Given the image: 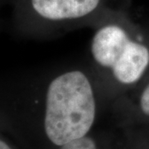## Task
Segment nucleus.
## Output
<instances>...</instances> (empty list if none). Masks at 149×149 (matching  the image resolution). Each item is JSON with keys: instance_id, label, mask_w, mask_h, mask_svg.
<instances>
[{"instance_id": "f257e3e1", "label": "nucleus", "mask_w": 149, "mask_h": 149, "mask_svg": "<svg viewBox=\"0 0 149 149\" xmlns=\"http://www.w3.org/2000/svg\"><path fill=\"white\" fill-rule=\"evenodd\" d=\"M93 30L89 66L104 98L112 102L148 74L149 33L130 18L125 7L109 11Z\"/></svg>"}, {"instance_id": "20e7f679", "label": "nucleus", "mask_w": 149, "mask_h": 149, "mask_svg": "<svg viewBox=\"0 0 149 149\" xmlns=\"http://www.w3.org/2000/svg\"><path fill=\"white\" fill-rule=\"evenodd\" d=\"M60 149H98L95 140L92 137L86 135L82 138L70 141L62 145Z\"/></svg>"}, {"instance_id": "39448f33", "label": "nucleus", "mask_w": 149, "mask_h": 149, "mask_svg": "<svg viewBox=\"0 0 149 149\" xmlns=\"http://www.w3.org/2000/svg\"><path fill=\"white\" fill-rule=\"evenodd\" d=\"M0 149H13V148L3 139H0Z\"/></svg>"}, {"instance_id": "f03ea898", "label": "nucleus", "mask_w": 149, "mask_h": 149, "mask_svg": "<svg viewBox=\"0 0 149 149\" xmlns=\"http://www.w3.org/2000/svg\"><path fill=\"white\" fill-rule=\"evenodd\" d=\"M33 16L49 34L61 35L76 28L95 26L122 0H28Z\"/></svg>"}, {"instance_id": "7ed1b4c3", "label": "nucleus", "mask_w": 149, "mask_h": 149, "mask_svg": "<svg viewBox=\"0 0 149 149\" xmlns=\"http://www.w3.org/2000/svg\"><path fill=\"white\" fill-rule=\"evenodd\" d=\"M112 102L120 108L135 111L139 117L149 121V72L133 90Z\"/></svg>"}]
</instances>
